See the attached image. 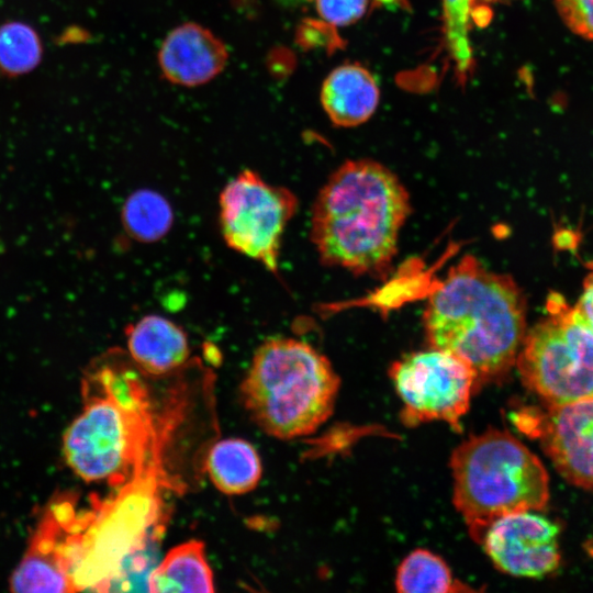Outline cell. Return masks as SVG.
<instances>
[{
  "label": "cell",
  "mask_w": 593,
  "mask_h": 593,
  "mask_svg": "<svg viewBox=\"0 0 593 593\" xmlns=\"http://www.w3.org/2000/svg\"><path fill=\"white\" fill-rule=\"evenodd\" d=\"M411 211L406 188L388 167L347 160L317 193L310 237L324 265L381 277L392 266Z\"/></svg>",
  "instance_id": "3957f363"
},
{
  "label": "cell",
  "mask_w": 593,
  "mask_h": 593,
  "mask_svg": "<svg viewBox=\"0 0 593 593\" xmlns=\"http://www.w3.org/2000/svg\"><path fill=\"white\" fill-rule=\"evenodd\" d=\"M555 4L573 33L593 41V0H555Z\"/></svg>",
  "instance_id": "44dd1931"
},
{
  "label": "cell",
  "mask_w": 593,
  "mask_h": 593,
  "mask_svg": "<svg viewBox=\"0 0 593 593\" xmlns=\"http://www.w3.org/2000/svg\"><path fill=\"white\" fill-rule=\"evenodd\" d=\"M172 221L174 213L170 204L153 190H137L123 204L124 230L137 242L159 240L170 230Z\"/></svg>",
  "instance_id": "ac0fdd59"
},
{
  "label": "cell",
  "mask_w": 593,
  "mask_h": 593,
  "mask_svg": "<svg viewBox=\"0 0 593 593\" xmlns=\"http://www.w3.org/2000/svg\"><path fill=\"white\" fill-rule=\"evenodd\" d=\"M573 307L581 320L593 329V272L585 278L583 291Z\"/></svg>",
  "instance_id": "603a6c76"
},
{
  "label": "cell",
  "mask_w": 593,
  "mask_h": 593,
  "mask_svg": "<svg viewBox=\"0 0 593 593\" xmlns=\"http://www.w3.org/2000/svg\"><path fill=\"white\" fill-rule=\"evenodd\" d=\"M480 1L485 0H441L447 47L460 75L472 65L469 33Z\"/></svg>",
  "instance_id": "ffe728a7"
},
{
  "label": "cell",
  "mask_w": 593,
  "mask_h": 593,
  "mask_svg": "<svg viewBox=\"0 0 593 593\" xmlns=\"http://www.w3.org/2000/svg\"><path fill=\"white\" fill-rule=\"evenodd\" d=\"M147 591L214 592V577L206 560L204 544L192 539L171 548L150 571Z\"/></svg>",
  "instance_id": "9a60e30c"
},
{
  "label": "cell",
  "mask_w": 593,
  "mask_h": 593,
  "mask_svg": "<svg viewBox=\"0 0 593 593\" xmlns=\"http://www.w3.org/2000/svg\"><path fill=\"white\" fill-rule=\"evenodd\" d=\"M389 377L403 406L406 426L439 421L461 430V418L478 389L470 366L458 356L433 347L396 359Z\"/></svg>",
  "instance_id": "ba28073f"
},
{
  "label": "cell",
  "mask_w": 593,
  "mask_h": 593,
  "mask_svg": "<svg viewBox=\"0 0 593 593\" xmlns=\"http://www.w3.org/2000/svg\"><path fill=\"white\" fill-rule=\"evenodd\" d=\"M516 424L540 443L571 484L593 491V396L516 413Z\"/></svg>",
  "instance_id": "30bf717a"
},
{
  "label": "cell",
  "mask_w": 593,
  "mask_h": 593,
  "mask_svg": "<svg viewBox=\"0 0 593 593\" xmlns=\"http://www.w3.org/2000/svg\"><path fill=\"white\" fill-rule=\"evenodd\" d=\"M136 369L114 349L85 372V405L64 434L63 452L86 482L125 485L157 469L164 443Z\"/></svg>",
  "instance_id": "6da1fadb"
},
{
  "label": "cell",
  "mask_w": 593,
  "mask_h": 593,
  "mask_svg": "<svg viewBox=\"0 0 593 593\" xmlns=\"http://www.w3.org/2000/svg\"><path fill=\"white\" fill-rule=\"evenodd\" d=\"M227 58L224 43L195 23H186L169 32L158 54L165 77L187 87L213 79L223 70Z\"/></svg>",
  "instance_id": "7c38bea8"
},
{
  "label": "cell",
  "mask_w": 593,
  "mask_h": 593,
  "mask_svg": "<svg viewBox=\"0 0 593 593\" xmlns=\"http://www.w3.org/2000/svg\"><path fill=\"white\" fill-rule=\"evenodd\" d=\"M379 88L372 74L357 64H345L332 70L321 89V102L337 126L362 124L374 113Z\"/></svg>",
  "instance_id": "5bb4252c"
},
{
  "label": "cell",
  "mask_w": 593,
  "mask_h": 593,
  "mask_svg": "<svg viewBox=\"0 0 593 593\" xmlns=\"http://www.w3.org/2000/svg\"><path fill=\"white\" fill-rule=\"evenodd\" d=\"M395 588L402 593H460L475 589L455 578L446 561L438 555L415 549L399 564Z\"/></svg>",
  "instance_id": "e0dca14e"
},
{
  "label": "cell",
  "mask_w": 593,
  "mask_h": 593,
  "mask_svg": "<svg viewBox=\"0 0 593 593\" xmlns=\"http://www.w3.org/2000/svg\"><path fill=\"white\" fill-rule=\"evenodd\" d=\"M339 384L331 361L313 346L272 337L255 350L239 395L265 434L289 440L313 434L329 418Z\"/></svg>",
  "instance_id": "277c9868"
},
{
  "label": "cell",
  "mask_w": 593,
  "mask_h": 593,
  "mask_svg": "<svg viewBox=\"0 0 593 593\" xmlns=\"http://www.w3.org/2000/svg\"><path fill=\"white\" fill-rule=\"evenodd\" d=\"M42 44L36 32L25 23L9 22L0 26V67L20 75L35 68L42 58Z\"/></svg>",
  "instance_id": "d6986e66"
},
{
  "label": "cell",
  "mask_w": 593,
  "mask_h": 593,
  "mask_svg": "<svg viewBox=\"0 0 593 593\" xmlns=\"http://www.w3.org/2000/svg\"><path fill=\"white\" fill-rule=\"evenodd\" d=\"M130 358L146 374L161 377L182 368L190 357L184 331L160 315H146L125 329Z\"/></svg>",
  "instance_id": "4fadbf2b"
},
{
  "label": "cell",
  "mask_w": 593,
  "mask_h": 593,
  "mask_svg": "<svg viewBox=\"0 0 593 593\" xmlns=\"http://www.w3.org/2000/svg\"><path fill=\"white\" fill-rule=\"evenodd\" d=\"M205 470L213 485L226 495H242L256 489L262 465L256 448L242 438L215 443L205 460Z\"/></svg>",
  "instance_id": "2e32d148"
},
{
  "label": "cell",
  "mask_w": 593,
  "mask_h": 593,
  "mask_svg": "<svg viewBox=\"0 0 593 593\" xmlns=\"http://www.w3.org/2000/svg\"><path fill=\"white\" fill-rule=\"evenodd\" d=\"M368 0H315L318 15L334 26L358 21L367 11Z\"/></svg>",
  "instance_id": "7402d4cb"
},
{
  "label": "cell",
  "mask_w": 593,
  "mask_h": 593,
  "mask_svg": "<svg viewBox=\"0 0 593 593\" xmlns=\"http://www.w3.org/2000/svg\"><path fill=\"white\" fill-rule=\"evenodd\" d=\"M546 311L519 348L522 382L547 406L593 396V329L559 293L548 295Z\"/></svg>",
  "instance_id": "8992f818"
},
{
  "label": "cell",
  "mask_w": 593,
  "mask_h": 593,
  "mask_svg": "<svg viewBox=\"0 0 593 593\" xmlns=\"http://www.w3.org/2000/svg\"><path fill=\"white\" fill-rule=\"evenodd\" d=\"M449 466L454 505L477 542L496 518L548 503L545 467L507 430L488 428L470 436L452 451Z\"/></svg>",
  "instance_id": "5b68a950"
},
{
  "label": "cell",
  "mask_w": 593,
  "mask_h": 593,
  "mask_svg": "<svg viewBox=\"0 0 593 593\" xmlns=\"http://www.w3.org/2000/svg\"><path fill=\"white\" fill-rule=\"evenodd\" d=\"M278 3L287 7L299 4L305 0H276Z\"/></svg>",
  "instance_id": "cb8c5ba5"
},
{
  "label": "cell",
  "mask_w": 593,
  "mask_h": 593,
  "mask_svg": "<svg viewBox=\"0 0 593 593\" xmlns=\"http://www.w3.org/2000/svg\"><path fill=\"white\" fill-rule=\"evenodd\" d=\"M422 321L428 346L465 360L479 388L515 366L527 332L526 299L511 276L467 255L429 295Z\"/></svg>",
  "instance_id": "7a4b0ae2"
},
{
  "label": "cell",
  "mask_w": 593,
  "mask_h": 593,
  "mask_svg": "<svg viewBox=\"0 0 593 593\" xmlns=\"http://www.w3.org/2000/svg\"><path fill=\"white\" fill-rule=\"evenodd\" d=\"M383 1H385V2H387V1H393V0H383Z\"/></svg>",
  "instance_id": "d4e9b609"
},
{
  "label": "cell",
  "mask_w": 593,
  "mask_h": 593,
  "mask_svg": "<svg viewBox=\"0 0 593 593\" xmlns=\"http://www.w3.org/2000/svg\"><path fill=\"white\" fill-rule=\"evenodd\" d=\"M219 204L227 246L276 273L282 235L298 209L294 193L245 169L223 188Z\"/></svg>",
  "instance_id": "52a82bcc"
},
{
  "label": "cell",
  "mask_w": 593,
  "mask_h": 593,
  "mask_svg": "<svg viewBox=\"0 0 593 593\" xmlns=\"http://www.w3.org/2000/svg\"><path fill=\"white\" fill-rule=\"evenodd\" d=\"M83 513L71 497H61L47 508L27 550L10 578L19 593L75 592L71 570Z\"/></svg>",
  "instance_id": "9c48e42d"
},
{
  "label": "cell",
  "mask_w": 593,
  "mask_h": 593,
  "mask_svg": "<svg viewBox=\"0 0 593 593\" xmlns=\"http://www.w3.org/2000/svg\"><path fill=\"white\" fill-rule=\"evenodd\" d=\"M559 526L535 510L503 515L485 529L481 544L503 573L542 578L560 563Z\"/></svg>",
  "instance_id": "8fae6325"
}]
</instances>
